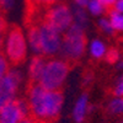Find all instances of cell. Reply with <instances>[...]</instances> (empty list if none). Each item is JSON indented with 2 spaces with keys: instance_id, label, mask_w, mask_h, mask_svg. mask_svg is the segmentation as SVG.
I'll return each mask as SVG.
<instances>
[{
  "instance_id": "7a4b0ae2",
  "label": "cell",
  "mask_w": 123,
  "mask_h": 123,
  "mask_svg": "<svg viewBox=\"0 0 123 123\" xmlns=\"http://www.w3.org/2000/svg\"><path fill=\"white\" fill-rule=\"evenodd\" d=\"M71 69V65L67 60H50L44 64L39 85L47 91L62 90L64 80Z\"/></svg>"
},
{
  "instance_id": "ffe728a7",
  "label": "cell",
  "mask_w": 123,
  "mask_h": 123,
  "mask_svg": "<svg viewBox=\"0 0 123 123\" xmlns=\"http://www.w3.org/2000/svg\"><path fill=\"white\" fill-rule=\"evenodd\" d=\"M12 4H14V0H0V10H3L5 12L11 9Z\"/></svg>"
},
{
  "instance_id": "d6986e66",
  "label": "cell",
  "mask_w": 123,
  "mask_h": 123,
  "mask_svg": "<svg viewBox=\"0 0 123 123\" xmlns=\"http://www.w3.org/2000/svg\"><path fill=\"white\" fill-rule=\"evenodd\" d=\"M97 1L101 4L102 7L106 9L107 12H108V11H111V10L113 9V6H115V4H116L117 0H97Z\"/></svg>"
},
{
  "instance_id": "5b68a950",
  "label": "cell",
  "mask_w": 123,
  "mask_h": 123,
  "mask_svg": "<svg viewBox=\"0 0 123 123\" xmlns=\"http://www.w3.org/2000/svg\"><path fill=\"white\" fill-rule=\"evenodd\" d=\"M28 115L27 101L15 98L0 108V123H20Z\"/></svg>"
},
{
  "instance_id": "52a82bcc",
  "label": "cell",
  "mask_w": 123,
  "mask_h": 123,
  "mask_svg": "<svg viewBox=\"0 0 123 123\" xmlns=\"http://www.w3.org/2000/svg\"><path fill=\"white\" fill-rule=\"evenodd\" d=\"M62 105H63V92L62 90L46 91L43 108H44V121L43 123H49L58 118Z\"/></svg>"
},
{
  "instance_id": "5bb4252c",
  "label": "cell",
  "mask_w": 123,
  "mask_h": 123,
  "mask_svg": "<svg viewBox=\"0 0 123 123\" xmlns=\"http://www.w3.org/2000/svg\"><path fill=\"white\" fill-rule=\"evenodd\" d=\"M91 54L95 58H101L105 54V46L100 41H94L91 44Z\"/></svg>"
},
{
  "instance_id": "603a6c76",
  "label": "cell",
  "mask_w": 123,
  "mask_h": 123,
  "mask_svg": "<svg viewBox=\"0 0 123 123\" xmlns=\"http://www.w3.org/2000/svg\"><path fill=\"white\" fill-rule=\"evenodd\" d=\"M0 32L3 33L6 32V20H5V15L3 10H0Z\"/></svg>"
},
{
  "instance_id": "4316f807",
  "label": "cell",
  "mask_w": 123,
  "mask_h": 123,
  "mask_svg": "<svg viewBox=\"0 0 123 123\" xmlns=\"http://www.w3.org/2000/svg\"><path fill=\"white\" fill-rule=\"evenodd\" d=\"M4 36H5V33L0 32V50H1V48H3V43H4Z\"/></svg>"
},
{
  "instance_id": "3957f363",
  "label": "cell",
  "mask_w": 123,
  "mask_h": 123,
  "mask_svg": "<svg viewBox=\"0 0 123 123\" xmlns=\"http://www.w3.org/2000/svg\"><path fill=\"white\" fill-rule=\"evenodd\" d=\"M86 46V37L84 31L79 25H73L64 35L63 53L67 58V62L73 67L74 62H78L83 55Z\"/></svg>"
},
{
  "instance_id": "484cf974",
  "label": "cell",
  "mask_w": 123,
  "mask_h": 123,
  "mask_svg": "<svg viewBox=\"0 0 123 123\" xmlns=\"http://www.w3.org/2000/svg\"><path fill=\"white\" fill-rule=\"evenodd\" d=\"M20 123H38L36 119H33L32 117H26L25 119H22Z\"/></svg>"
},
{
  "instance_id": "9c48e42d",
  "label": "cell",
  "mask_w": 123,
  "mask_h": 123,
  "mask_svg": "<svg viewBox=\"0 0 123 123\" xmlns=\"http://www.w3.org/2000/svg\"><path fill=\"white\" fill-rule=\"evenodd\" d=\"M44 58L42 55H36L32 58L30 64V69H28V75H30V81L28 84H37L39 83L41 75H42V71L44 68Z\"/></svg>"
},
{
  "instance_id": "cb8c5ba5",
  "label": "cell",
  "mask_w": 123,
  "mask_h": 123,
  "mask_svg": "<svg viewBox=\"0 0 123 123\" xmlns=\"http://www.w3.org/2000/svg\"><path fill=\"white\" fill-rule=\"evenodd\" d=\"M115 95L117 96H123V79L119 81V84L117 85L116 90H115Z\"/></svg>"
},
{
  "instance_id": "e0dca14e",
  "label": "cell",
  "mask_w": 123,
  "mask_h": 123,
  "mask_svg": "<svg viewBox=\"0 0 123 123\" xmlns=\"http://www.w3.org/2000/svg\"><path fill=\"white\" fill-rule=\"evenodd\" d=\"M118 58H119V53H118V50L115 49V48H111L106 53V60L108 62V63H111V64L116 63V62L118 60Z\"/></svg>"
},
{
  "instance_id": "277c9868",
  "label": "cell",
  "mask_w": 123,
  "mask_h": 123,
  "mask_svg": "<svg viewBox=\"0 0 123 123\" xmlns=\"http://www.w3.org/2000/svg\"><path fill=\"white\" fill-rule=\"evenodd\" d=\"M71 20H73V17H71L69 7L63 3H59L44 10L42 22L53 27L57 32H60L70 26Z\"/></svg>"
},
{
  "instance_id": "d4e9b609",
  "label": "cell",
  "mask_w": 123,
  "mask_h": 123,
  "mask_svg": "<svg viewBox=\"0 0 123 123\" xmlns=\"http://www.w3.org/2000/svg\"><path fill=\"white\" fill-rule=\"evenodd\" d=\"M113 10L117 12H123V0H118L116 1L115 6H113Z\"/></svg>"
},
{
  "instance_id": "6da1fadb",
  "label": "cell",
  "mask_w": 123,
  "mask_h": 123,
  "mask_svg": "<svg viewBox=\"0 0 123 123\" xmlns=\"http://www.w3.org/2000/svg\"><path fill=\"white\" fill-rule=\"evenodd\" d=\"M4 54L12 65H20L26 59L27 46L22 30L14 25L4 36Z\"/></svg>"
},
{
  "instance_id": "30bf717a",
  "label": "cell",
  "mask_w": 123,
  "mask_h": 123,
  "mask_svg": "<svg viewBox=\"0 0 123 123\" xmlns=\"http://www.w3.org/2000/svg\"><path fill=\"white\" fill-rule=\"evenodd\" d=\"M41 24H35L27 27V36L30 46L36 53L42 54V47H41V32H39Z\"/></svg>"
},
{
  "instance_id": "ba28073f",
  "label": "cell",
  "mask_w": 123,
  "mask_h": 123,
  "mask_svg": "<svg viewBox=\"0 0 123 123\" xmlns=\"http://www.w3.org/2000/svg\"><path fill=\"white\" fill-rule=\"evenodd\" d=\"M41 32V47H42V54L50 55L59 50L60 47V38L59 32L50 27L49 25L42 22L39 27Z\"/></svg>"
},
{
  "instance_id": "44dd1931",
  "label": "cell",
  "mask_w": 123,
  "mask_h": 123,
  "mask_svg": "<svg viewBox=\"0 0 123 123\" xmlns=\"http://www.w3.org/2000/svg\"><path fill=\"white\" fill-rule=\"evenodd\" d=\"M76 21H78V24L76 25H79L80 27H81V25H83L84 22H85V20H86V16H85V14H84V11L83 10H76Z\"/></svg>"
},
{
  "instance_id": "8fae6325",
  "label": "cell",
  "mask_w": 123,
  "mask_h": 123,
  "mask_svg": "<svg viewBox=\"0 0 123 123\" xmlns=\"http://www.w3.org/2000/svg\"><path fill=\"white\" fill-rule=\"evenodd\" d=\"M87 97L86 95H83L76 102V105L74 107V112H73V117L78 123H81L84 121L86 112H87Z\"/></svg>"
},
{
  "instance_id": "9a60e30c",
  "label": "cell",
  "mask_w": 123,
  "mask_h": 123,
  "mask_svg": "<svg viewBox=\"0 0 123 123\" xmlns=\"http://www.w3.org/2000/svg\"><path fill=\"white\" fill-rule=\"evenodd\" d=\"M108 111L113 115H118L123 112V98H116L113 101H111V104L108 106Z\"/></svg>"
},
{
  "instance_id": "83f0119b",
  "label": "cell",
  "mask_w": 123,
  "mask_h": 123,
  "mask_svg": "<svg viewBox=\"0 0 123 123\" xmlns=\"http://www.w3.org/2000/svg\"><path fill=\"white\" fill-rule=\"evenodd\" d=\"M76 4H79L80 6H85L87 4V0H75Z\"/></svg>"
},
{
  "instance_id": "8992f818",
  "label": "cell",
  "mask_w": 123,
  "mask_h": 123,
  "mask_svg": "<svg viewBox=\"0 0 123 123\" xmlns=\"http://www.w3.org/2000/svg\"><path fill=\"white\" fill-rule=\"evenodd\" d=\"M20 81H21V75L17 70H9L0 79V108L15 100Z\"/></svg>"
},
{
  "instance_id": "ac0fdd59",
  "label": "cell",
  "mask_w": 123,
  "mask_h": 123,
  "mask_svg": "<svg viewBox=\"0 0 123 123\" xmlns=\"http://www.w3.org/2000/svg\"><path fill=\"white\" fill-rule=\"evenodd\" d=\"M89 9H90V11L92 14H95V15L101 14L102 10H104V7L101 6V4L97 1V0H91V1L89 3Z\"/></svg>"
},
{
  "instance_id": "4fadbf2b",
  "label": "cell",
  "mask_w": 123,
  "mask_h": 123,
  "mask_svg": "<svg viewBox=\"0 0 123 123\" xmlns=\"http://www.w3.org/2000/svg\"><path fill=\"white\" fill-rule=\"evenodd\" d=\"M110 16H111V26L112 28L115 30H118V31H123V15H121L119 12L115 11L113 9L111 10V11H108Z\"/></svg>"
},
{
  "instance_id": "7c38bea8",
  "label": "cell",
  "mask_w": 123,
  "mask_h": 123,
  "mask_svg": "<svg viewBox=\"0 0 123 123\" xmlns=\"http://www.w3.org/2000/svg\"><path fill=\"white\" fill-rule=\"evenodd\" d=\"M62 0H26V9L46 10L55 4H59Z\"/></svg>"
},
{
  "instance_id": "2e32d148",
  "label": "cell",
  "mask_w": 123,
  "mask_h": 123,
  "mask_svg": "<svg viewBox=\"0 0 123 123\" xmlns=\"http://www.w3.org/2000/svg\"><path fill=\"white\" fill-rule=\"evenodd\" d=\"M9 70H10L9 60H7V58L5 57V54L3 52H0V79H1Z\"/></svg>"
},
{
  "instance_id": "f546056e",
  "label": "cell",
  "mask_w": 123,
  "mask_h": 123,
  "mask_svg": "<svg viewBox=\"0 0 123 123\" xmlns=\"http://www.w3.org/2000/svg\"><path fill=\"white\" fill-rule=\"evenodd\" d=\"M121 123H123V122H121Z\"/></svg>"
},
{
  "instance_id": "7402d4cb",
  "label": "cell",
  "mask_w": 123,
  "mask_h": 123,
  "mask_svg": "<svg viewBox=\"0 0 123 123\" xmlns=\"http://www.w3.org/2000/svg\"><path fill=\"white\" fill-rule=\"evenodd\" d=\"M100 26H101L102 30L106 31V32H108V33H112V32H113V28H112L110 21H107V20H101V21H100Z\"/></svg>"
},
{
  "instance_id": "f1b7e54d",
  "label": "cell",
  "mask_w": 123,
  "mask_h": 123,
  "mask_svg": "<svg viewBox=\"0 0 123 123\" xmlns=\"http://www.w3.org/2000/svg\"><path fill=\"white\" fill-rule=\"evenodd\" d=\"M119 68H123V62H122V63L119 64Z\"/></svg>"
}]
</instances>
